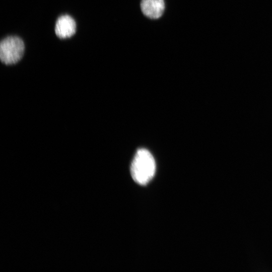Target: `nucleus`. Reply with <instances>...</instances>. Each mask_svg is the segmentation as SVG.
<instances>
[{
  "label": "nucleus",
  "instance_id": "1",
  "mask_svg": "<svg viewBox=\"0 0 272 272\" xmlns=\"http://www.w3.org/2000/svg\"><path fill=\"white\" fill-rule=\"evenodd\" d=\"M155 171V161L151 153L145 149H139L130 166L133 179L137 183L145 185L152 179Z\"/></svg>",
  "mask_w": 272,
  "mask_h": 272
},
{
  "label": "nucleus",
  "instance_id": "2",
  "mask_svg": "<svg viewBox=\"0 0 272 272\" xmlns=\"http://www.w3.org/2000/svg\"><path fill=\"white\" fill-rule=\"evenodd\" d=\"M25 50L23 40L17 36H9L0 44V58L7 65L16 63L22 57Z\"/></svg>",
  "mask_w": 272,
  "mask_h": 272
},
{
  "label": "nucleus",
  "instance_id": "3",
  "mask_svg": "<svg viewBox=\"0 0 272 272\" xmlns=\"http://www.w3.org/2000/svg\"><path fill=\"white\" fill-rule=\"evenodd\" d=\"M76 31V23L72 17L65 15L58 18L55 26V33L58 37L61 39L71 37Z\"/></svg>",
  "mask_w": 272,
  "mask_h": 272
},
{
  "label": "nucleus",
  "instance_id": "4",
  "mask_svg": "<svg viewBox=\"0 0 272 272\" xmlns=\"http://www.w3.org/2000/svg\"><path fill=\"white\" fill-rule=\"evenodd\" d=\"M141 8L147 17L157 19L161 17L165 10L164 0H141Z\"/></svg>",
  "mask_w": 272,
  "mask_h": 272
}]
</instances>
